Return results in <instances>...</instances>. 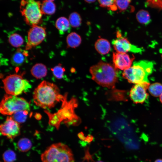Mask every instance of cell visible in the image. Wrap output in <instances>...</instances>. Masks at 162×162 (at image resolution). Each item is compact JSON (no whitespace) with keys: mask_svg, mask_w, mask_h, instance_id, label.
<instances>
[{"mask_svg":"<svg viewBox=\"0 0 162 162\" xmlns=\"http://www.w3.org/2000/svg\"><path fill=\"white\" fill-rule=\"evenodd\" d=\"M159 51L161 54V57L162 58V48L160 49L159 50Z\"/></svg>","mask_w":162,"mask_h":162,"instance_id":"obj_34","label":"cell"},{"mask_svg":"<svg viewBox=\"0 0 162 162\" xmlns=\"http://www.w3.org/2000/svg\"><path fill=\"white\" fill-rule=\"evenodd\" d=\"M117 38L113 40L112 43L116 52L126 53L130 52L134 53H141L143 49L131 44L126 38L123 37L119 31L116 32Z\"/></svg>","mask_w":162,"mask_h":162,"instance_id":"obj_9","label":"cell"},{"mask_svg":"<svg viewBox=\"0 0 162 162\" xmlns=\"http://www.w3.org/2000/svg\"><path fill=\"white\" fill-rule=\"evenodd\" d=\"M85 2L88 3H92L95 2L96 0H84Z\"/></svg>","mask_w":162,"mask_h":162,"instance_id":"obj_32","label":"cell"},{"mask_svg":"<svg viewBox=\"0 0 162 162\" xmlns=\"http://www.w3.org/2000/svg\"><path fill=\"white\" fill-rule=\"evenodd\" d=\"M16 158L15 153L11 150L6 151L3 154V158L4 162H13Z\"/></svg>","mask_w":162,"mask_h":162,"instance_id":"obj_28","label":"cell"},{"mask_svg":"<svg viewBox=\"0 0 162 162\" xmlns=\"http://www.w3.org/2000/svg\"><path fill=\"white\" fill-rule=\"evenodd\" d=\"M154 162H162V159H159L156 160Z\"/></svg>","mask_w":162,"mask_h":162,"instance_id":"obj_33","label":"cell"},{"mask_svg":"<svg viewBox=\"0 0 162 162\" xmlns=\"http://www.w3.org/2000/svg\"><path fill=\"white\" fill-rule=\"evenodd\" d=\"M54 76L56 78L60 79L63 76L65 69L62 66V64H59L51 69Z\"/></svg>","mask_w":162,"mask_h":162,"instance_id":"obj_27","label":"cell"},{"mask_svg":"<svg viewBox=\"0 0 162 162\" xmlns=\"http://www.w3.org/2000/svg\"><path fill=\"white\" fill-rule=\"evenodd\" d=\"M160 102L162 103V94L160 96Z\"/></svg>","mask_w":162,"mask_h":162,"instance_id":"obj_35","label":"cell"},{"mask_svg":"<svg viewBox=\"0 0 162 162\" xmlns=\"http://www.w3.org/2000/svg\"><path fill=\"white\" fill-rule=\"evenodd\" d=\"M32 75L37 79L45 76L47 74L46 67L42 63H37L34 65L31 70Z\"/></svg>","mask_w":162,"mask_h":162,"instance_id":"obj_16","label":"cell"},{"mask_svg":"<svg viewBox=\"0 0 162 162\" xmlns=\"http://www.w3.org/2000/svg\"><path fill=\"white\" fill-rule=\"evenodd\" d=\"M131 0H116L115 4L120 11L126 10L129 6Z\"/></svg>","mask_w":162,"mask_h":162,"instance_id":"obj_29","label":"cell"},{"mask_svg":"<svg viewBox=\"0 0 162 162\" xmlns=\"http://www.w3.org/2000/svg\"><path fill=\"white\" fill-rule=\"evenodd\" d=\"M116 68L114 65L102 61L91 67L92 79L99 85L113 88L118 81Z\"/></svg>","mask_w":162,"mask_h":162,"instance_id":"obj_2","label":"cell"},{"mask_svg":"<svg viewBox=\"0 0 162 162\" xmlns=\"http://www.w3.org/2000/svg\"><path fill=\"white\" fill-rule=\"evenodd\" d=\"M104 162L101 160H99V161H97L96 162Z\"/></svg>","mask_w":162,"mask_h":162,"instance_id":"obj_36","label":"cell"},{"mask_svg":"<svg viewBox=\"0 0 162 162\" xmlns=\"http://www.w3.org/2000/svg\"><path fill=\"white\" fill-rule=\"evenodd\" d=\"M78 136L79 138L81 140H85L86 137L82 133H80L78 134Z\"/></svg>","mask_w":162,"mask_h":162,"instance_id":"obj_31","label":"cell"},{"mask_svg":"<svg viewBox=\"0 0 162 162\" xmlns=\"http://www.w3.org/2000/svg\"><path fill=\"white\" fill-rule=\"evenodd\" d=\"M64 96L54 84L44 80L35 89L33 94L34 102L38 106L45 109H51L58 102H62Z\"/></svg>","mask_w":162,"mask_h":162,"instance_id":"obj_1","label":"cell"},{"mask_svg":"<svg viewBox=\"0 0 162 162\" xmlns=\"http://www.w3.org/2000/svg\"><path fill=\"white\" fill-rule=\"evenodd\" d=\"M28 56L27 52L18 48L12 57L11 63L15 66H20L26 61V57Z\"/></svg>","mask_w":162,"mask_h":162,"instance_id":"obj_14","label":"cell"},{"mask_svg":"<svg viewBox=\"0 0 162 162\" xmlns=\"http://www.w3.org/2000/svg\"><path fill=\"white\" fill-rule=\"evenodd\" d=\"M149 85V82H147L135 84L130 92V97L132 100L136 103L144 102L148 97L146 90Z\"/></svg>","mask_w":162,"mask_h":162,"instance_id":"obj_12","label":"cell"},{"mask_svg":"<svg viewBox=\"0 0 162 162\" xmlns=\"http://www.w3.org/2000/svg\"><path fill=\"white\" fill-rule=\"evenodd\" d=\"M1 133L8 139H13L20 134L19 124L11 116H8L5 122L0 126Z\"/></svg>","mask_w":162,"mask_h":162,"instance_id":"obj_11","label":"cell"},{"mask_svg":"<svg viewBox=\"0 0 162 162\" xmlns=\"http://www.w3.org/2000/svg\"><path fill=\"white\" fill-rule=\"evenodd\" d=\"M4 88L7 94L16 96L31 88L27 80L19 75L14 74L2 80Z\"/></svg>","mask_w":162,"mask_h":162,"instance_id":"obj_8","label":"cell"},{"mask_svg":"<svg viewBox=\"0 0 162 162\" xmlns=\"http://www.w3.org/2000/svg\"><path fill=\"white\" fill-rule=\"evenodd\" d=\"M134 59V56L126 53L113 52V65L116 69L124 70L130 68Z\"/></svg>","mask_w":162,"mask_h":162,"instance_id":"obj_13","label":"cell"},{"mask_svg":"<svg viewBox=\"0 0 162 162\" xmlns=\"http://www.w3.org/2000/svg\"><path fill=\"white\" fill-rule=\"evenodd\" d=\"M41 3L35 0H21L20 12L26 23L31 26L36 25L42 21L43 14Z\"/></svg>","mask_w":162,"mask_h":162,"instance_id":"obj_6","label":"cell"},{"mask_svg":"<svg viewBox=\"0 0 162 162\" xmlns=\"http://www.w3.org/2000/svg\"><path fill=\"white\" fill-rule=\"evenodd\" d=\"M30 109L29 103L24 98L7 94L0 103V112L4 115H11L21 110L29 111Z\"/></svg>","mask_w":162,"mask_h":162,"instance_id":"obj_7","label":"cell"},{"mask_svg":"<svg viewBox=\"0 0 162 162\" xmlns=\"http://www.w3.org/2000/svg\"><path fill=\"white\" fill-rule=\"evenodd\" d=\"M76 99L73 98L69 101L67 100V95L62 102V108L56 113L52 115L53 117L49 116L50 125L55 126L57 129L59 128L60 122L64 121L68 125L76 126L80 122L79 118L75 113L74 109L77 106Z\"/></svg>","mask_w":162,"mask_h":162,"instance_id":"obj_3","label":"cell"},{"mask_svg":"<svg viewBox=\"0 0 162 162\" xmlns=\"http://www.w3.org/2000/svg\"><path fill=\"white\" fill-rule=\"evenodd\" d=\"M41 9L43 14L52 15L55 13L56 8L55 4L52 1L45 0L41 3Z\"/></svg>","mask_w":162,"mask_h":162,"instance_id":"obj_19","label":"cell"},{"mask_svg":"<svg viewBox=\"0 0 162 162\" xmlns=\"http://www.w3.org/2000/svg\"><path fill=\"white\" fill-rule=\"evenodd\" d=\"M116 0H98L100 5L103 8H106L112 11L117 10L115 4Z\"/></svg>","mask_w":162,"mask_h":162,"instance_id":"obj_26","label":"cell"},{"mask_svg":"<svg viewBox=\"0 0 162 162\" xmlns=\"http://www.w3.org/2000/svg\"><path fill=\"white\" fill-rule=\"evenodd\" d=\"M42 162H74L71 149L65 144L54 143L48 147L41 155Z\"/></svg>","mask_w":162,"mask_h":162,"instance_id":"obj_5","label":"cell"},{"mask_svg":"<svg viewBox=\"0 0 162 162\" xmlns=\"http://www.w3.org/2000/svg\"><path fill=\"white\" fill-rule=\"evenodd\" d=\"M28 111L21 110L14 113L12 117L15 121L19 124L25 122L27 118Z\"/></svg>","mask_w":162,"mask_h":162,"instance_id":"obj_25","label":"cell"},{"mask_svg":"<svg viewBox=\"0 0 162 162\" xmlns=\"http://www.w3.org/2000/svg\"><path fill=\"white\" fill-rule=\"evenodd\" d=\"M8 41L13 46L16 47L21 46L24 42L22 37L16 33L10 35L8 37Z\"/></svg>","mask_w":162,"mask_h":162,"instance_id":"obj_22","label":"cell"},{"mask_svg":"<svg viewBox=\"0 0 162 162\" xmlns=\"http://www.w3.org/2000/svg\"><path fill=\"white\" fill-rule=\"evenodd\" d=\"M70 25L69 21L64 17H61L58 18L55 24L56 27L61 34L70 29Z\"/></svg>","mask_w":162,"mask_h":162,"instance_id":"obj_18","label":"cell"},{"mask_svg":"<svg viewBox=\"0 0 162 162\" xmlns=\"http://www.w3.org/2000/svg\"><path fill=\"white\" fill-rule=\"evenodd\" d=\"M32 146L31 140L26 138L20 139L17 143L18 150L22 152H26L29 150Z\"/></svg>","mask_w":162,"mask_h":162,"instance_id":"obj_21","label":"cell"},{"mask_svg":"<svg viewBox=\"0 0 162 162\" xmlns=\"http://www.w3.org/2000/svg\"><path fill=\"white\" fill-rule=\"evenodd\" d=\"M136 18L139 22L144 25L148 24L151 21L148 11L143 9L140 10L137 13Z\"/></svg>","mask_w":162,"mask_h":162,"instance_id":"obj_20","label":"cell"},{"mask_svg":"<svg viewBox=\"0 0 162 162\" xmlns=\"http://www.w3.org/2000/svg\"><path fill=\"white\" fill-rule=\"evenodd\" d=\"M154 64L153 62L146 60L135 62L130 68L124 70L123 77L135 84L149 82L148 76L153 71Z\"/></svg>","mask_w":162,"mask_h":162,"instance_id":"obj_4","label":"cell"},{"mask_svg":"<svg viewBox=\"0 0 162 162\" xmlns=\"http://www.w3.org/2000/svg\"><path fill=\"white\" fill-rule=\"evenodd\" d=\"M148 88L149 93L154 97H160L162 94V85L159 83H153Z\"/></svg>","mask_w":162,"mask_h":162,"instance_id":"obj_24","label":"cell"},{"mask_svg":"<svg viewBox=\"0 0 162 162\" xmlns=\"http://www.w3.org/2000/svg\"><path fill=\"white\" fill-rule=\"evenodd\" d=\"M81 41L80 36L75 32L69 34L66 38L67 47H68L76 48L81 44Z\"/></svg>","mask_w":162,"mask_h":162,"instance_id":"obj_17","label":"cell"},{"mask_svg":"<svg viewBox=\"0 0 162 162\" xmlns=\"http://www.w3.org/2000/svg\"><path fill=\"white\" fill-rule=\"evenodd\" d=\"M148 6L152 8L162 9V0H146Z\"/></svg>","mask_w":162,"mask_h":162,"instance_id":"obj_30","label":"cell"},{"mask_svg":"<svg viewBox=\"0 0 162 162\" xmlns=\"http://www.w3.org/2000/svg\"><path fill=\"white\" fill-rule=\"evenodd\" d=\"M45 1H54V0H45Z\"/></svg>","mask_w":162,"mask_h":162,"instance_id":"obj_37","label":"cell"},{"mask_svg":"<svg viewBox=\"0 0 162 162\" xmlns=\"http://www.w3.org/2000/svg\"><path fill=\"white\" fill-rule=\"evenodd\" d=\"M94 46L96 51L102 55L108 53L111 50V45L109 41L103 38L97 40L95 43Z\"/></svg>","mask_w":162,"mask_h":162,"instance_id":"obj_15","label":"cell"},{"mask_svg":"<svg viewBox=\"0 0 162 162\" xmlns=\"http://www.w3.org/2000/svg\"><path fill=\"white\" fill-rule=\"evenodd\" d=\"M46 36L45 28L37 25L32 26L28 34L26 50H29L40 44Z\"/></svg>","mask_w":162,"mask_h":162,"instance_id":"obj_10","label":"cell"},{"mask_svg":"<svg viewBox=\"0 0 162 162\" xmlns=\"http://www.w3.org/2000/svg\"><path fill=\"white\" fill-rule=\"evenodd\" d=\"M82 20L80 14L76 12L71 13L69 16V22L71 26L73 28L79 27L81 25Z\"/></svg>","mask_w":162,"mask_h":162,"instance_id":"obj_23","label":"cell"}]
</instances>
